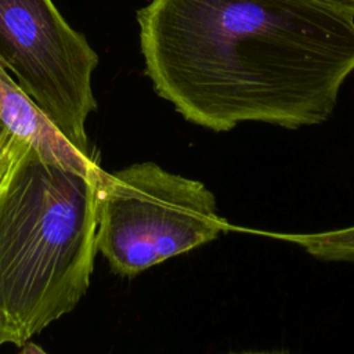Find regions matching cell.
Listing matches in <instances>:
<instances>
[{"label":"cell","instance_id":"cell-1","mask_svg":"<svg viewBox=\"0 0 354 354\" xmlns=\"http://www.w3.org/2000/svg\"><path fill=\"white\" fill-rule=\"evenodd\" d=\"M137 21L156 94L213 131L324 123L354 72V15L322 0H151Z\"/></svg>","mask_w":354,"mask_h":354},{"label":"cell","instance_id":"cell-2","mask_svg":"<svg viewBox=\"0 0 354 354\" xmlns=\"http://www.w3.org/2000/svg\"><path fill=\"white\" fill-rule=\"evenodd\" d=\"M100 176L28 144L1 180L0 346H25L86 295L98 252Z\"/></svg>","mask_w":354,"mask_h":354},{"label":"cell","instance_id":"cell-3","mask_svg":"<svg viewBox=\"0 0 354 354\" xmlns=\"http://www.w3.org/2000/svg\"><path fill=\"white\" fill-rule=\"evenodd\" d=\"M228 228L203 183L155 162L102 170L98 178L97 250L118 275L136 277Z\"/></svg>","mask_w":354,"mask_h":354},{"label":"cell","instance_id":"cell-4","mask_svg":"<svg viewBox=\"0 0 354 354\" xmlns=\"http://www.w3.org/2000/svg\"><path fill=\"white\" fill-rule=\"evenodd\" d=\"M0 65L84 155L98 55L51 0H0Z\"/></svg>","mask_w":354,"mask_h":354},{"label":"cell","instance_id":"cell-5","mask_svg":"<svg viewBox=\"0 0 354 354\" xmlns=\"http://www.w3.org/2000/svg\"><path fill=\"white\" fill-rule=\"evenodd\" d=\"M0 116L19 138L46 159L93 177L102 173L97 159L79 151L1 65Z\"/></svg>","mask_w":354,"mask_h":354},{"label":"cell","instance_id":"cell-6","mask_svg":"<svg viewBox=\"0 0 354 354\" xmlns=\"http://www.w3.org/2000/svg\"><path fill=\"white\" fill-rule=\"evenodd\" d=\"M28 144L29 142L19 138L0 116V183Z\"/></svg>","mask_w":354,"mask_h":354},{"label":"cell","instance_id":"cell-7","mask_svg":"<svg viewBox=\"0 0 354 354\" xmlns=\"http://www.w3.org/2000/svg\"><path fill=\"white\" fill-rule=\"evenodd\" d=\"M322 1L332 4L335 7H339L342 10H346L354 15V0H322Z\"/></svg>","mask_w":354,"mask_h":354},{"label":"cell","instance_id":"cell-8","mask_svg":"<svg viewBox=\"0 0 354 354\" xmlns=\"http://www.w3.org/2000/svg\"><path fill=\"white\" fill-rule=\"evenodd\" d=\"M18 354H47V353L40 346H37L36 343L28 342L25 346L21 347Z\"/></svg>","mask_w":354,"mask_h":354}]
</instances>
